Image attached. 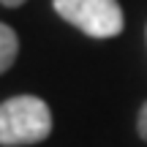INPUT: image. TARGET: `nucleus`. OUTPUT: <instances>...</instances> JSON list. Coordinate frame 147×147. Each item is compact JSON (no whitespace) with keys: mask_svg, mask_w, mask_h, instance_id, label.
<instances>
[{"mask_svg":"<svg viewBox=\"0 0 147 147\" xmlns=\"http://www.w3.org/2000/svg\"><path fill=\"white\" fill-rule=\"evenodd\" d=\"M16 52H19V38H16V33L11 30L8 25L0 22V74H5L14 65Z\"/></svg>","mask_w":147,"mask_h":147,"instance_id":"nucleus-3","label":"nucleus"},{"mask_svg":"<svg viewBox=\"0 0 147 147\" xmlns=\"http://www.w3.org/2000/svg\"><path fill=\"white\" fill-rule=\"evenodd\" d=\"M139 136L147 142V104L142 106V112H139Z\"/></svg>","mask_w":147,"mask_h":147,"instance_id":"nucleus-4","label":"nucleus"},{"mask_svg":"<svg viewBox=\"0 0 147 147\" xmlns=\"http://www.w3.org/2000/svg\"><path fill=\"white\" fill-rule=\"evenodd\" d=\"M52 5L90 38H115L123 30V8L117 0H52Z\"/></svg>","mask_w":147,"mask_h":147,"instance_id":"nucleus-2","label":"nucleus"},{"mask_svg":"<svg viewBox=\"0 0 147 147\" xmlns=\"http://www.w3.org/2000/svg\"><path fill=\"white\" fill-rule=\"evenodd\" d=\"M0 3H3V5H8V8H16V5H22L25 0H0Z\"/></svg>","mask_w":147,"mask_h":147,"instance_id":"nucleus-5","label":"nucleus"},{"mask_svg":"<svg viewBox=\"0 0 147 147\" xmlns=\"http://www.w3.org/2000/svg\"><path fill=\"white\" fill-rule=\"evenodd\" d=\"M52 134V112L36 95H14L0 104V144H36Z\"/></svg>","mask_w":147,"mask_h":147,"instance_id":"nucleus-1","label":"nucleus"}]
</instances>
